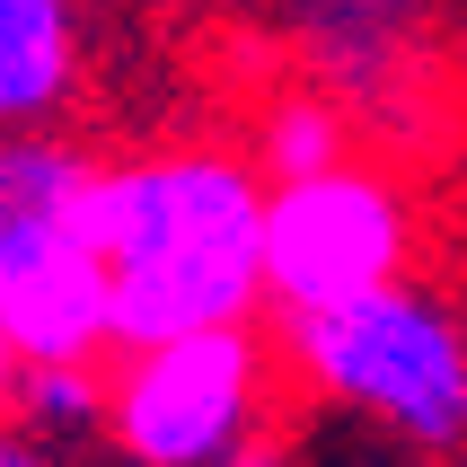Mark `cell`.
Segmentation results:
<instances>
[{
	"label": "cell",
	"instance_id": "cell-3",
	"mask_svg": "<svg viewBox=\"0 0 467 467\" xmlns=\"http://www.w3.org/2000/svg\"><path fill=\"white\" fill-rule=\"evenodd\" d=\"M106 159L62 124L0 141V336L18 362L115 353V283L88 238V185Z\"/></svg>",
	"mask_w": 467,
	"mask_h": 467
},
{
	"label": "cell",
	"instance_id": "cell-5",
	"mask_svg": "<svg viewBox=\"0 0 467 467\" xmlns=\"http://www.w3.org/2000/svg\"><path fill=\"white\" fill-rule=\"evenodd\" d=\"M415 238H423L415 194L379 159H336V168H309V177H274V194H265V291H274V317L336 309L353 291L406 283Z\"/></svg>",
	"mask_w": 467,
	"mask_h": 467
},
{
	"label": "cell",
	"instance_id": "cell-13",
	"mask_svg": "<svg viewBox=\"0 0 467 467\" xmlns=\"http://www.w3.org/2000/svg\"><path fill=\"white\" fill-rule=\"evenodd\" d=\"M212 9H230V0H212Z\"/></svg>",
	"mask_w": 467,
	"mask_h": 467
},
{
	"label": "cell",
	"instance_id": "cell-1",
	"mask_svg": "<svg viewBox=\"0 0 467 467\" xmlns=\"http://www.w3.org/2000/svg\"><path fill=\"white\" fill-rule=\"evenodd\" d=\"M265 194L256 150L159 141L106 159L88 185V238L115 283V344H159L194 327H247L265 291Z\"/></svg>",
	"mask_w": 467,
	"mask_h": 467
},
{
	"label": "cell",
	"instance_id": "cell-6",
	"mask_svg": "<svg viewBox=\"0 0 467 467\" xmlns=\"http://www.w3.org/2000/svg\"><path fill=\"white\" fill-rule=\"evenodd\" d=\"M450 0H283V45L362 132L415 141L450 88Z\"/></svg>",
	"mask_w": 467,
	"mask_h": 467
},
{
	"label": "cell",
	"instance_id": "cell-12",
	"mask_svg": "<svg viewBox=\"0 0 467 467\" xmlns=\"http://www.w3.org/2000/svg\"><path fill=\"white\" fill-rule=\"evenodd\" d=\"M9 379H18V353H9V336H0V415H9Z\"/></svg>",
	"mask_w": 467,
	"mask_h": 467
},
{
	"label": "cell",
	"instance_id": "cell-7",
	"mask_svg": "<svg viewBox=\"0 0 467 467\" xmlns=\"http://www.w3.org/2000/svg\"><path fill=\"white\" fill-rule=\"evenodd\" d=\"M88 71V9L79 0H0V141L71 115Z\"/></svg>",
	"mask_w": 467,
	"mask_h": 467
},
{
	"label": "cell",
	"instance_id": "cell-10",
	"mask_svg": "<svg viewBox=\"0 0 467 467\" xmlns=\"http://www.w3.org/2000/svg\"><path fill=\"white\" fill-rule=\"evenodd\" d=\"M0 467H71V450H62V441H36V432H18V423L0 415Z\"/></svg>",
	"mask_w": 467,
	"mask_h": 467
},
{
	"label": "cell",
	"instance_id": "cell-8",
	"mask_svg": "<svg viewBox=\"0 0 467 467\" xmlns=\"http://www.w3.org/2000/svg\"><path fill=\"white\" fill-rule=\"evenodd\" d=\"M353 115H344V98H327L317 79H291V88H274V98L256 106V132H247V150H256L265 177H309V168H336V159H353Z\"/></svg>",
	"mask_w": 467,
	"mask_h": 467
},
{
	"label": "cell",
	"instance_id": "cell-11",
	"mask_svg": "<svg viewBox=\"0 0 467 467\" xmlns=\"http://www.w3.org/2000/svg\"><path fill=\"white\" fill-rule=\"evenodd\" d=\"M230 467H291V459H283V450H274V441H256V450H247V459H230Z\"/></svg>",
	"mask_w": 467,
	"mask_h": 467
},
{
	"label": "cell",
	"instance_id": "cell-2",
	"mask_svg": "<svg viewBox=\"0 0 467 467\" xmlns=\"http://www.w3.org/2000/svg\"><path fill=\"white\" fill-rule=\"evenodd\" d=\"M283 362L309 397L379 423L389 441L432 459L467 450V309L415 274L283 317Z\"/></svg>",
	"mask_w": 467,
	"mask_h": 467
},
{
	"label": "cell",
	"instance_id": "cell-9",
	"mask_svg": "<svg viewBox=\"0 0 467 467\" xmlns=\"http://www.w3.org/2000/svg\"><path fill=\"white\" fill-rule=\"evenodd\" d=\"M9 423L36 441H98L106 432V370L98 362H18L9 379Z\"/></svg>",
	"mask_w": 467,
	"mask_h": 467
},
{
	"label": "cell",
	"instance_id": "cell-4",
	"mask_svg": "<svg viewBox=\"0 0 467 467\" xmlns=\"http://www.w3.org/2000/svg\"><path fill=\"white\" fill-rule=\"evenodd\" d=\"M283 344L247 327H194L159 344H115L106 370V450L124 467H230L274 441Z\"/></svg>",
	"mask_w": 467,
	"mask_h": 467
}]
</instances>
